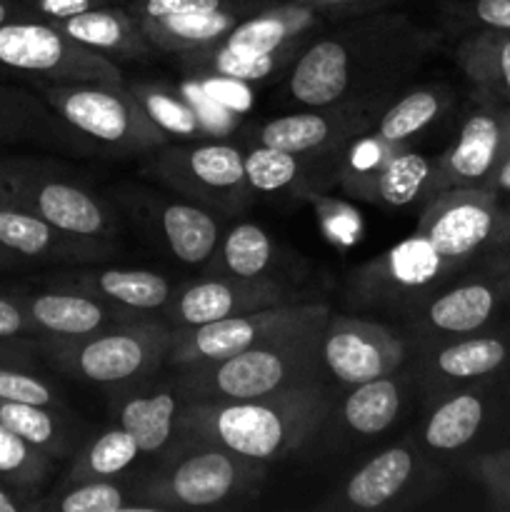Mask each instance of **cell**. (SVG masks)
Returning a JSON list of instances; mask_svg holds the SVG:
<instances>
[{
	"label": "cell",
	"mask_w": 510,
	"mask_h": 512,
	"mask_svg": "<svg viewBox=\"0 0 510 512\" xmlns=\"http://www.w3.org/2000/svg\"><path fill=\"white\" fill-rule=\"evenodd\" d=\"M263 478L260 460L203 440H180L133 495L138 510H210L253 495Z\"/></svg>",
	"instance_id": "cell-4"
},
{
	"label": "cell",
	"mask_w": 510,
	"mask_h": 512,
	"mask_svg": "<svg viewBox=\"0 0 510 512\" xmlns=\"http://www.w3.org/2000/svg\"><path fill=\"white\" fill-rule=\"evenodd\" d=\"M0 398L18 400V403L48 405V408H60L58 390L35 375L33 370L23 368L20 360H0Z\"/></svg>",
	"instance_id": "cell-39"
},
{
	"label": "cell",
	"mask_w": 510,
	"mask_h": 512,
	"mask_svg": "<svg viewBox=\"0 0 510 512\" xmlns=\"http://www.w3.org/2000/svg\"><path fill=\"white\" fill-rule=\"evenodd\" d=\"M140 445L125 428H110L95 440H90L70 468L65 485L85 483V480H113L125 468L135 463Z\"/></svg>",
	"instance_id": "cell-35"
},
{
	"label": "cell",
	"mask_w": 510,
	"mask_h": 512,
	"mask_svg": "<svg viewBox=\"0 0 510 512\" xmlns=\"http://www.w3.org/2000/svg\"><path fill=\"white\" fill-rule=\"evenodd\" d=\"M403 388L393 375L353 385L343 405V418L350 430L360 435H378L388 430L400 415Z\"/></svg>",
	"instance_id": "cell-33"
},
{
	"label": "cell",
	"mask_w": 510,
	"mask_h": 512,
	"mask_svg": "<svg viewBox=\"0 0 510 512\" xmlns=\"http://www.w3.org/2000/svg\"><path fill=\"white\" fill-rule=\"evenodd\" d=\"M470 473L485 490L493 508L510 510V445L475 455L470 460Z\"/></svg>",
	"instance_id": "cell-40"
},
{
	"label": "cell",
	"mask_w": 510,
	"mask_h": 512,
	"mask_svg": "<svg viewBox=\"0 0 510 512\" xmlns=\"http://www.w3.org/2000/svg\"><path fill=\"white\" fill-rule=\"evenodd\" d=\"M510 153V103L483 98L458 140L433 163L423 198L448 188H483Z\"/></svg>",
	"instance_id": "cell-12"
},
{
	"label": "cell",
	"mask_w": 510,
	"mask_h": 512,
	"mask_svg": "<svg viewBox=\"0 0 510 512\" xmlns=\"http://www.w3.org/2000/svg\"><path fill=\"white\" fill-rule=\"evenodd\" d=\"M18 18H23V15H20V10L15 8L10 0H0V25L8 23V20H18Z\"/></svg>",
	"instance_id": "cell-50"
},
{
	"label": "cell",
	"mask_w": 510,
	"mask_h": 512,
	"mask_svg": "<svg viewBox=\"0 0 510 512\" xmlns=\"http://www.w3.org/2000/svg\"><path fill=\"white\" fill-rule=\"evenodd\" d=\"M38 93L83 145L93 143L115 155L153 153L168 145L170 135L125 83H45Z\"/></svg>",
	"instance_id": "cell-6"
},
{
	"label": "cell",
	"mask_w": 510,
	"mask_h": 512,
	"mask_svg": "<svg viewBox=\"0 0 510 512\" xmlns=\"http://www.w3.org/2000/svg\"><path fill=\"white\" fill-rule=\"evenodd\" d=\"M323 18L325 15L313 5L285 0V3H273L245 18L220 43L225 48L253 55L300 48V43H305V38L318 28Z\"/></svg>",
	"instance_id": "cell-20"
},
{
	"label": "cell",
	"mask_w": 510,
	"mask_h": 512,
	"mask_svg": "<svg viewBox=\"0 0 510 512\" xmlns=\"http://www.w3.org/2000/svg\"><path fill=\"white\" fill-rule=\"evenodd\" d=\"M50 25L110 60H140L153 50V43L143 33L138 20L128 13L125 5L118 3L83 10L70 18L53 20Z\"/></svg>",
	"instance_id": "cell-22"
},
{
	"label": "cell",
	"mask_w": 510,
	"mask_h": 512,
	"mask_svg": "<svg viewBox=\"0 0 510 512\" xmlns=\"http://www.w3.org/2000/svg\"><path fill=\"white\" fill-rule=\"evenodd\" d=\"M33 495H25L10 485L0 483V512H33L35 508Z\"/></svg>",
	"instance_id": "cell-47"
},
{
	"label": "cell",
	"mask_w": 510,
	"mask_h": 512,
	"mask_svg": "<svg viewBox=\"0 0 510 512\" xmlns=\"http://www.w3.org/2000/svg\"><path fill=\"white\" fill-rule=\"evenodd\" d=\"M455 60L483 98L510 103V30H475L458 45Z\"/></svg>",
	"instance_id": "cell-27"
},
{
	"label": "cell",
	"mask_w": 510,
	"mask_h": 512,
	"mask_svg": "<svg viewBox=\"0 0 510 512\" xmlns=\"http://www.w3.org/2000/svg\"><path fill=\"white\" fill-rule=\"evenodd\" d=\"M418 235L428 240L450 273L483 260L490 273L508 238L505 213L483 188H448L425 198Z\"/></svg>",
	"instance_id": "cell-7"
},
{
	"label": "cell",
	"mask_w": 510,
	"mask_h": 512,
	"mask_svg": "<svg viewBox=\"0 0 510 512\" xmlns=\"http://www.w3.org/2000/svg\"><path fill=\"white\" fill-rule=\"evenodd\" d=\"M28 313L30 323L38 330V338L73 340L93 335L108 325L128 320L130 315L98 298L78 290L55 288L43 293H15Z\"/></svg>",
	"instance_id": "cell-18"
},
{
	"label": "cell",
	"mask_w": 510,
	"mask_h": 512,
	"mask_svg": "<svg viewBox=\"0 0 510 512\" xmlns=\"http://www.w3.org/2000/svg\"><path fill=\"white\" fill-rule=\"evenodd\" d=\"M30 338L38 340V330L30 323L18 295L0 293V343L28 345Z\"/></svg>",
	"instance_id": "cell-42"
},
{
	"label": "cell",
	"mask_w": 510,
	"mask_h": 512,
	"mask_svg": "<svg viewBox=\"0 0 510 512\" xmlns=\"http://www.w3.org/2000/svg\"><path fill=\"white\" fill-rule=\"evenodd\" d=\"M485 193H490L495 198V203L500 205V210H505L510 205V153L508 158L500 163V168L495 170L493 178L483 185Z\"/></svg>",
	"instance_id": "cell-46"
},
{
	"label": "cell",
	"mask_w": 510,
	"mask_h": 512,
	"mask_svg": "<svg viewBox=\"0 0 510 512\" xmlns=\"http://www.w3.org/2000/svg\"><path fill=\"white\" fill-rule=\"evenodd\" d=\"M298 303L285 285L273 278H220L208 275L203 280L175 290L165 305V318L175 330L215 323L235 315L255 313L275 305Z\"/></svg>",
	"instance_id": "cell-15"
},
{
	"label": "cell",
	"mask_w": 510,
	"mask_h": 512,
	"mask_svg": "<svg viewBox=\"0 0 510 512\" xmlns=\"http://www.w3.org/2000/svg\"><path fill=\"white\" fill-rule=\"evenodd\" d=\"M450 95L443 85H423V88L410 90L393 105H385L378 125H373V135L383 148H398L413 135L423 133L430 123L440 118L448 110Z\"/></svg>",
	"instance_id": "cell-31"
},
{
	"label": "cell",
	"mask_w": 510,
	"mask_h": 512,
	"mask_svg": "<svg viewBox=\"0 0 510 512\" xmlns=\"http://www.w3.org/2000/svg\"><path fill=\"white\" fill-rule=\"evenodd\" d=\"M148 173L175 193L220 213H238L255 198L245 180V153L238 145H163L150 155Z\"/></svg>",
	"instance_id": "cell-10"
},
{
	"label": "cell",
	"mask_w": 510,
	"mask_h": 512,
	"mask_svg": "<svg viewBox=\"0 0 510 512\" xmlns=\"http://www.w3.org/2000/svg\"><path fill=\"white\" fill-rule=\"evenodd\" d=\"M150 208L173 258L185 265H203L213 258L220 245V225L208 208L180 200L150 203Z\"/></svg>",
	"instance_id": "cell-25"
},
{
	"label": "cell",
	"mask_w": 510,
	"mask_h": 512,
	"mask_svg": "<svg viewBox=\"0 0 510 512\" xmlns=\"http://www.w3.org/2000/svg\"><path fill=\"white\" fill-rule=\"evenodd\" d=\"M0 423L53 460L68 455L73 445V433L65 428L63 418L55 415V408H48V405L0 398Z\"/></svg>",
	"instance_id": "cell-34"
},
{
	"label": "cell",
	"mask_w": 510,
	"mask_h": 512,
	"mask_svg": "<svg viewBox=\"0 0 510 512\" xmlns=\"http://www.w3.org/2000/svg\"><path fill=\"white\" fill-rule=\"evenodd\" d=\"M53 473V458L25 443L20 435L0 423V483L33 495Z\"/></svg>",
	"instance_id": "cell-36"
},
{
	"label": "cell",
	"mask_w": 510,
	"mask_h": 512,
	"mask_svg": "<svg viewBox=\"0 0 510 512\" xmlns=\"http://www.w3.org/2000/svg\"><path fill=\"white\" fill-rule=\"evenodd\" d=\"M325 158H338V155H298L268 145H255L245 153V180L253 195L303 188L308 180L323 173L325 168L320 160Z\"/></svg>",
	"instance_id": "cell-30"
},
{
	"label": "cell",
	"mask_w": 510,
	"mask_h": 512,
	"mask_svg": "<svg viewBox=\"0 0 510 512\" xmlns=\"http://www.w3.org/2000/svg\"><path fill=\"white\" fill-rule=\"evenodd\" d=\"M433 43V35L405 15H360L300 50L290 65L288 98L303 108L390 98Z\"/></svg>",
	"instance_id": "cell-1"
},
{
	"label": "cell",
	"mask_w": 510,
	"mask_h": 512,
	"mask_svg": "<svg viewBox=\"0 0 510 512\" xmlns=\"http://www.w3.org/2000/svg\"><path fill=\"white\" fill-rule=\"evenodd\" d=\"M258 10H263V5L248 3L210 10V13L173 15V18L163 20H138V23L155 50H168V53L180 55L220 43L235 25L243 23Z\"/></svg>",
	"instance_id": "cell-24"
},
{
	"label": "cell",
	"mask_w": 510,
	"mask_h": 512,
	"mask_svg": "<svg viewBox=\"0 0 510 512\" xmlns=\"http://www.w3.org/2000/svg\"><path fill=\"white\" fill-rule=\"evenodd\" d=\"M415 458L408 448H390L363 465L335 505L348 510H378L393 503L413 478Z\"/></svg>",
	"instance_id": "cell-26"
},
{
	"label": "cell",
	"mask_w": 510,
	"mask_h": 512,
	"mask_svg": "<svg viewBox=\"0 0 510 512\" xmlns=\"http://www.w3.org/2000/svg\"><path fill=\"white\" fill-rule=\"evenodd\" d=\"M113 3H118V5H123V3H128V0H113Z\"/></svg>",
	"instance_id": "cell-53"
},
{
	"label": "cell",
	"mask_w": 510,
	"mask_h": 512,
	"mask_svg": "<svg viewBox=\"0 0 510 512\" xmlns=\"http://www.w3.org/2000/svg\"><path fill=\"white\" fill-rule=\"evenodd\" d=\"M495 275H498V283H500V288H503L505 298L510 300V268L500 270V273H495Z\"/></svg>",
	"instance_id": "cell-52"
},
{
	"label": "cell",
	"mask_w": 510,
	"mask_h": 512,
	"mask_svg": "<svg viewBox=\"0 0 510 512\" xmlns=\"http://www.w3.org/2000/svg\"><path fill=\"white\" fill-rule=\"evenodd\" d=\"M503 213H505V223H508V238H505L503 250H500V255H498V258H495V263H493V268H490V273H500V270L510 268V205L503 210Z\"/></svg>",
	"instance_id": "cell-48"
},
{
	"label": "cell",
	"mask_w": 510,
	"mask_h": 512,
	"mask_svg": "<svg viewBox=\"0 0 510 512\" xmlns=\"http://www.w3.org/2000/svg\"><path fill=\"white\" fill-rule=\"evenodd\" d=\"M175 328L155 320H120L73 340L38 338V348L70 378L98 385L138 383L168 363Z\"/></svg>",
	"instance_id": "cell-5"
},
{
	"label": "cell",
	"mask_w": 510,
	"mask_h": 512,
	"mask_svg": "<svg viewBox=\"0 0 510 512\" xmlns=\"http://www.w3.org/2000/svg\"><path fill=\"white\" fill-rule=\"evenodd\" d=\"M295 53L300 48H285L275 50V53L253 55L240 53V50L225 48L223 43L208 45V48L190 50V53H180L185 70L195 75H210V78H228L240 80V83H255V80H265L275 75L278 70L288 68L295 60Z\"/></svg>",
	"instance_id": "cell-29"
},
{
	"label": "cell",
	"mask_w": 510,
	"mask_h": 512,
	"mask_svg": "<svg viewBox=\"0 0 510 512\" xmlns=\"http://www.w3.org/2000/svg\"><path fill=\"white\" fill-rule=\"evenodd\" d=\"M330 403L323 383L253 400H188L180 408L175 435L268 463L303 448L328 418Z\"/></svg>",
	"instance_id": "cell-2"
},
{
	"label": "cell",
	"mask_w": 510,
	"mask_h": 512,
	"mask_svg": "<svg viewBox=\"0 0 510 512\" xmlns=\"http://www.w3.org/2000/svg\"><path fill=\"white\" fill-rule=\"evenodd\" d=\"M330 318L328 305L320 303H288L215 323L193 325L175 330V343L168 355V365L185 368L195 363H215L243 350L263 345L268 340L298 333V330L323 325Z\"/></svg>",
	"instance_id": "cell-11"
},
{
	"label": "cell",
	"mask_w": 510,
	"mask_h": 512,
	"mask_svg": "<svg viewBox=\"0 0 510 512\" xmlns=\"http://www.w3.org/2000/svg\"><path fill=\"white\" fill-rule=\"evenodd\" d=\"M0 248L10 250L20 260L35 263H85L105 255L110 245L75 238L63 233L40 215L20 205L0 200Z\"/></svg>",
	"instance_id": "cell-17"
},
{
	"label": "cell",
	"mask_w": 510,
	"mask_h": 512,
	"mask_svg": "<svg viewBox=\"0 0 510 512\" xmlns=\"http://www.w3.org/2000/svg\"><path fill=\"white\" fill-rule=\"evenodd\" d=\"M183 395L175 385L158 388L150 395H130L118 408V425L140 445V453H160L173 440Z\"/></svg>",
	"instance_id": "cell-28"
},
{
	"label": "cell",
	"mask_w": 510,
	"mask_h": 512,
	"mask_svg": "<svg viewBox=\"0 0 510 512\" xmlns=\"http://www.w3.org/2000/svg\"><path fill=\"white\" fill-rule=\"evenodd\" d=\"M0 70L45 83H125L115 60L78 43L48 20L18 18L0 25Z\"/></svg>",
	"instance_id": "cell-9"
},
{
	"label": "cell",
	"mask_w": 510,
	"mask_h": 512,
	"mask_svg": "<svg viewBox=\"0 0 510 512\" xmlns=\"http://www.w3.org/2000/svg\"><path fill=\"white\" fill-rule=\"evenodd\" d=\"M385 103L388 98H373L280 115L260 125L255 145L298 155H340L355 138L373 128L375 115L383 113Z\"/></svg>",
	"instance_id": "cell-13"
},
{
	"label": "cell",
	"mask_w": 510,
	"mask_h": 512,
	"mask_svg": "<svg viewBox=\"0 0 510 512\" xmlns=\"http://www.w3.org/2000/svg\"><path fill=\"white\" fill-rule=\"evenodd\" d=\"M323 365L335 380L360 385L393 375L405 360V345L380 323L330 313L320 340Z\"/></svg>",
	"instance_id": "cell-14"
},
{
	"label": "cell",
	"mask_w": 510,
	"mask_h": 512,
	"mask_svg": "<svg viewBox=\"0 0 510 512\" xmlns=\"http://www.w3.org/2000/svg\"><path fill=\"white\" fill-rule=\"evenodd\" d=\"M63 288L98 298L123 313H153L163 310L173 298V285L168 278L153 270L140 268H105L83 270L65 275Z\"/></svg>",
	"instance_id": "cell-19"
},
{
	"label": "cell",
	"mask_w": 510,
	"mask_h": 512,
	"mask_svg": "<svg viewBox=\"0 0 510 512\" xmlns=\"http://www.w3.org/2000/svg\"><path fill=\"white\" fill-rule=\"evenodd\" d=\"M460 13L478 30H510V0H463Z\"/></svg>",
	"instance_id": "cell-43"
},
{
	"label": "cell",
	"mask_w": 510,
	"mask_h": 512,
	"mask_svg": "<svg viewBox=\"0 0 510 512\" xmlns=\"http://www.w3.org/2000/svg\"><path fill=\"white\" fill-rule=\"evenodd\" d=\"M273 240L260 225L238 223L225 233L218 253H213V265L208 275L220 278H270L273 265Z\"/></svg>",
	"instance_id": "cell-32"
},
{
	"label": "cell",
	"mask_w": 510,
	"mask_h": 512,
	"mask_svg": "<svg viewBox=\"0 0 510 512\" xmlns=\"http://www.w3.org/2000/svg\"><path fill=\"white\" fill-rule=\"evenodd\" d=\"M430 173H433V160L398 145V148H383V155L373 165L345 168L338 185L350 198L395 210L423 198Z\"/></svg>",
	"instance_id": "cell-16"
},
{
	"label": "cell",
	"mask_w": 510,
	"mask_h": 512,
	"mask_svg": "<svg viewBox=\"0 0 510 512\" xmlns=\"http://www.w3.org/2000/svg\"><path fill=\"white\" fill-rule=\"evenodd\" d=\"M138 103L143 105L145 113L160 125L168 135H205L203 125H200L198 110L190 108L183 98L170 93L163 85H128Z\"/></svg>",
	"instance_id": "cell-38"
},
{
	"label": "cell",
	"mask_w": 510,
	"mask_h": 512,
	"mask_svg": "<svg viewBox=\"0 0 510 512\" xmlns=\"http://www.w3.org/2000/svg\"><path fill=\"white\" fill-rule=\"evenodd\" d=\"M0 200L93 243L113 245L120 233L118 218L98 195L33 160H0Z\"/></svg>",
	"instance_id": "cell-8"
},
{
	"label": "cell",
	"mask_w": 510,
	"mask_h": 512,
	"mask_svg": "<svg viewBox=\"0 0 510 512\" xmlns=\"http://www.w3.org/2000/svg\"><path fill=\"white\" fill-rule=\"evenodd\" d=\"M508 305L510 300L500 288L498 275L485 273V278L455 285L430 300L425 305V323L430 330L463 338V335H473L488 328L495 315Z\"/></svg>",
	"instance_id": "cell-21"
},
{
	"label": "cell",
	"mask_w": 510,
	"mask_h": 512,
	"mask_svg": "<svg viewBox=\"0 0 510 512\" xmlns=\"http://www.w3.org/2000/svg\"><path fill=\"white\" fill-rule=\"evenodd\" d=\"M298 3L313 5L323 15L350 13V15H370L373 10L383 8L390 0H298Z\"/></svg>",
	"instance_id": "cell-45"
},
{
	"label": "cell",
	"mask_w": 510,
	"mask_h": 512,
	"mask_svg": "<svg viewBox=\"0 0 510 512\" xmlns=\"http://www.w3.org/2000/svg\"><path fill=\"white\" fill-rule=\"evenodd\" d=\"M248 3L268 8V5L280 3V0H128L123 5L135 20H163L173 18V15H198Z\"/></svg>",
	"instance_id": "cell-41"
},
{
	"label": "cell",
	"mask_w": 510,
	"mask_h": 512,
	"mask_svg": "<svg viewBox=\"0 0 510 512\" xmlns=\"http://www.w3.org/2000/svg\"><path fill=\"white\" fill-rule=\"evenodd\" d=\"M328 323V320H325ZM323 325L243 350L215 363L175 368V388L183 400H253L323 383Z\"/></svg>",
	"instance_id": "cell-3"
},
{
	"label": "cell",
	"mask_w": 510,
	"mask_h": 512,
	"mask_svg": "<svg viewBox=\"0 0 510 512\" xmlns=\"http://www.w3.org/2000/svg\"><path fill=\"white\" fill-rule=\"evenodd\" d=\"M0 143L85 150L78 135L55 115L43 95L13 85H0Z\"/></svg>",
	"instance_id": "cell-23"
},
{
	"label": "cell",
	"mask_w": 510,
	"mask_h": 512,
	"mask_svg": "<svg viewBox=\"0 0 510 512\" xmlns=\"http://www.w3.org/2000/svg\"><path fill=\"white\" fill-rule=\"evenodd\" d=\"M25 348L28 345H8V343H0V360H25Z\"/></svg>",
	"instance_id": "cell-49"
},
{
	"label": "cell",
	"mask_w": 510,
	"mask_h": 512,
	"mask_svg": "<svg viewBox=\"0 0 510 512\" xmlns=\"http://www.w3.org/2000/svg\"><path fill=\"white\" fill-rule=\"evenodd\" d=\"M23 263V260L18 258V255H13L10 250L0 248V270H8V268H18V265Z\"/></svg>",
	"instance_id": "cell-51"
},
{
	"label": "cell",
	"mask_w": 510,
	"mask_h": 512,
	"mask_svg": "<svg viewBox=\"0 0 510 512\" xmlns=\"http://www.w3.org/2000/svg\"><path fill=\"white\" fill-rule=\"evenodd\" d=\"M35 510L58 512H125L138 510L135 500H128L123 485L113 480H85V483L63 485L58 495L35 500Z\"/></svg>",
	"instance_id": "cell-37"
},
{
	"label": "cell",
	"mask_w": 510,
	"mask_h": 512,
	"mask_svg": "<svg viewBox=\"0 0 510 512\" xmlns=\"http://www.w3.org/2000/svg\"><path fill=\"white\" fill-rule=\"evenodd\" d=\"M30 8L40 15V20H63L83 10L100 8V5H113V0H28Z\"/></svg>",
	"instance_id": "cell-44"
}]
</instances>
